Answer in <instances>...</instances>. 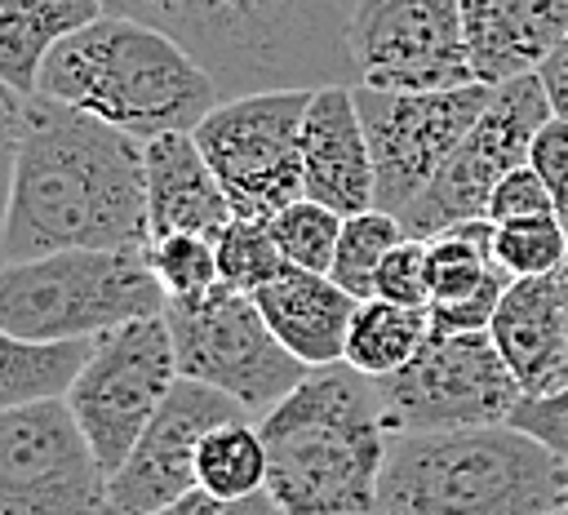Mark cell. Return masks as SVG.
Instances as JSON below:
<instances>
[{
  "label": "cell",
  "instance_id": "cell-1",
  "mask_svg": "<svg viewBox=\"0 0 568 515\" xmlns=\"http://www.w3.org/2000/svg\"><path fill=\"white\" fill-rule=\"evenodd\" d=\"M4 262L151 244L142 142L44 93L4 89Z\"/></svg>",
  "mask_w": 568,
  "mask_h": 515
},
{
  "label": "cell",
  "instance_id": "cell-2",
  "mask_svg": "<svg viewBox=\"0 0 568 515\" xmlns=\"http://www.w3.org/2000/svg\"><path fill=\"white\" fill-rule=\"evenodd\" d=\"M169 31L226 98L262 89L351 84V18L359 0H102Z\"/></svg>",
  "mask_w": 568,
  "mask_h": 515
},
{
  "label": "cell",
  "instance_id": "cell-3",
  "mask_svg": "<svg viewBox=\"0 0 568 515\" xmlns=\"http://www.w3.org/2000/svg\"><path fill=\"white\" fill-rule=\"evenodd\" d=\"M257 426L271 453L266 493L284 515H377L390 431L373 377L351 364L311 368Z\"/></svg>",
  "mask_w": 568,
  "mask_h": 515
},
{
  "label": "cell",
  "instance_id": "cell-4",
  "mask_svg": "<svg viewBox=\"0 0 568 515\" xmlns=\"http://www.w3.org/2000/svg\"><path fill=\"white\" fill-rule=\"evenodd\" d=\"M36 93L89 111L138 142L195 133L226 102L222 84L169 31L111 9L44 58Z\"/></svg>",
  "mask_w": 568,
  "mask_h": 515
},
{
  "label": "cell",
  "instance_id": "cell-5",
  "mask_svg": "<svg viewBox=\"0 0 568 515\" xmlns=\"http://www.w3.org/2000/svg\"><path fill=\"white\" fill-rule=\"evenodd\" d=\"M568 511V462L510 422L399 431L386 444L377 515Z\"/></svg>",
  "mask_w": 568,
  "mask_h": 515
},
{
  "label": "cell",
  "instance_id": "cell-6",
  "mask_svg": "<svg viewBox=\"0 0 568 515\" xmlns=\"http://www.w3.org/2000/svg\"><path fill=\"white\" fill-rule=\"evenodd\" d=\"M169 297L146 253L71 249L0 271V333L27 342L102 337L120 324L164 315Z\"/></svg>",
  "mask_w": 568,
  "mask_h": 515
},
{
  "label": "cell",
  "instance_id": "cell-7",
  "mask_svg": "<svg viewBox=\"0 0 568 515\" xmlns=\"http://www.w3.org/2000/svg\"><path fill=\"white\" fill-rule=\"evenodd\" d=\"M178 373L231 395L253 422H262L280 400L306 382V364L271 333L253 293L217 284L200 302L164 306Z\"/></svg>",
  "mask_w": 568,
  "mask_h": 515
},
{
  "label": "cell",
  "instance_id": "cell-8",
  "mask_svg": "<svg viewBox=\"0 0 568 515\" xmlns=\"http://www.w3.org/2000/svg\"><path fill=\"white\" fill-rule=\"evenodd\" d=\"M315 89H262L217 102L195 142L213 164L231 213L271 222L284 204L302 200V124Z\"/></svg>",
  "mask_w": 568,
  "mask_h": 515
},
{
  "label": "cell",
  "instance_id": "cell-9",
  "mask_svg": "<svg viewBox=\"0 0 568 515\" xmlns=\"http://www.w3.org/2000/svg\"><path fill=\"white\" fill-rule=\"evenodd\" d=\"M373 391L390 435L510 422L524 400L493 333H430L404 368L373 377Z\"/></svg>",
  "mask_w": 568,
  "mask_h": 515
},
{
  "label": "cell",
  "instance_id": "cell-10",
  "mask_svg": "<svg viewBox=\"0 0 568 515\" xmlns=\"http://www.w3.org/2000/svg\"><path fill=\"white\" fill-rule=\"evenodd\" d=\"M178 377L182 373L164 315H146L98 337L67 404L84 426L106 475L124 466V457L133 453V444L142 440V431L178 386Z\"/></svg>",
  "mask_w": 568,
  "mask_h": 515
},
{
  "label": "cell",
  "instance_id": "cell-11",
  "mask_svg": "<svg viewBox=\"0 0 568 515\" xmlns=\"http://www.w3.org/2000/svg\"><path fill=\"white\" fill-rule=\"evenodd\" d=\"M0 515H115L111 475L67 400L0 408Z\"/></svg>",
  "mask_w": 568,
  "mask_h": 515
},
{
  "label": "cell",
  "instance_id": "cell-12",
  "mask_svg": "<svg viewBox=\"0 0 568 515\" xmlns=\"http://www.w3.org/2000/svg\"><path fill=\"white\" fill-rule=\"evenodd\" d=\"M550 102L537 75L497 84L475 129L462 138V147L448 155V164L435 173V182L399 213L408 240H435L462 222L488 218V200L501 186L506 173L528 164L537 129L550 120Z\"/></svg>",
  "mask_w": 568,
  "mask_h": 515
},
{
  "label": "cell",
  "instance_id": "cell-13",
  "mask_svg": "<svg viewBox=\"0 0 568 515\" xmlns=\"http://www.w3.org/2000/svg\"><path fill=\"white\" fill-rule=\"evenodd\" d=\"M351 89L373 151L377 209L395 218L435 182V173L448 164L493 98V84H457L430 93H386L364 84Z\"/></svg>",
  "mask_w": 568,
  "mask_h": 515
},
{
  "label": "cell",
  "instance_id": "cell-14",
  "mask_svg": "<svg viewBox=\"0 0 568 515\" xmlns=\"http://www.w3.org/2000/svg\"><path fill=\"white\" fill-rule=\"evenodd\" d=\"M351 84L386 93L479 84L466 53L462 0H359L351 18Z\"/></svg>",
  "mask_w": 568,
  "mask_h": 515
},
{
  "label": "cell",
  "instance_id": "cell-15",
  "mask_svg": "<svg viewBox=\"0 0 568 515\" xmlns=\"http://www.w3.org/2000/svg\"><path fill=\"white\" fill-rule=\"evenodd\" d=\"M244 417L248 413L231 395H222L204 382L178 377V386L169 391V400L160 404V413L151 417L142 440L133 444L124 466L111 475L115 515H155V511L173 506L178 497H186L191 488H200L195 453H200L204 435L226 422H244Z\"/></svg>",
  "mask_w": 568,
  "mask_h": 515
},
{
  "label": "cell",
  "instance_id": "cell-16",
  "mask_svg": "<svg viewBox=\"0 0 568 515\" xmlns=\"http://www.w3.org/2000/svg\"><path fill=\"white\" fill-rule=\"evenodd\" d=\"M302 191L342 218L377 209L373 151L351 84H324L311 93L302 124Z\"/></svg>",
  "mask_w": 568,
  "mask_h": 515
},
{
  "label": "cell",
  "instance_id": "cell-17",
  "mask_svg": "<svg viewBox=\"0 0 568 515\" xmlns=\"http://www.w3.org/2000/svg\"><path fill=\"white\" fill-rule=\"evenodd\" d=\"M462 31L479 84L537 75L568 40V0H462Z\"/></svg>",
  "mask_w": 568,
  "mask_h": 515
},
{
  "label": "cell",
  "instance_id": "cell-18",
  "mask_svg": "<svg viewBox=\"0 0 568 515\" xmlns=\"http://www.w3.org/2000/svg\"><path fill=\"white\" fill-rule=\"evenodd\" d=\"M146 173V218L151 240L160 235H209L217 240L231 226V200L204 160L195 133H164L142 142Z\"/></svg>",
  "mask_w": 568,
  "mask_h": 515
},
{
  "label": "cell",
  "instance_id": "cell-19",
  "mask_svg": "<svg viewBox=\"0 0 568 515\" xmlns=\"http://www.w3.org/2000/svg\"><path fill=\"white\" fill-rule=\"evenodd\" d=\"M253 302H257L262 320L271 324V333L306 368L346 364V337H351L359 297H351L333 275L284 266V275L262 284L253 293Z\"/></svg>",
  "mask_w": 568,
  "mask_h": 515
},
{
  "label": "cell",
  "instance_id": "cell-20",
  "mask_svg": "<svg viewBox=\"0 0 568 515\" xmlns=\"http://www.w3.org/2000/svg\"><path fill=\"white\" fill-rule=\"evenodd\" d=\"M493 342L519 377L524 395H546L568 382V315L559 275L515 280L493 315Z\"/></svg>",
  "mask_w": 568,
  "mask_h": 515
},
{
  "label": "cell",
  "instance_id": "cell-21",
  "mask_svg": "<svg viewBox=\"0 0 568 515\" xmlns=\"http://www.w3.org/2000/svg\"><path fill=\"white\" fill-rule=\"evenodd\" d=\"M106 13L102 0H0V80L31 98L44 58Z\"/></svg>",
  "mask_w": 568,
  "mask_h": 515
},
{
  "label": "cell",
  "instance_id": "cell-22",
  "mask_svg": "<svg viewBox=\"0 0 568 515\" xmlns=\"http://www.w3.org/2000/svg\"><path fill=\"white\" fill-rule=\"evenodd\" d=\"M98 337H62V342H27L0 337V408H27L44 400H67L75 377L84 373Z\"/></svg>",
  "mask_w": 568,
  "mask_h": 515
},
{
  "label": "cell",
  "instance_id": "cell-23",
  "mask_svg": "<svg viewBox=\"0 0 568 515\" xmlns=\"http://www.w3.org/2000/svg\"><path fill=\"white\" fill-rule=\"evenodd\" d=\"M435 333L430 306H399L386 297H368L355 311L351 337H346V364L364 377H386L404 368Z\"/></svg>",
  "mask_w": 568,
  "mask_h": 515
},
{
  "label": "cell",
  "instance_id": "cell-24",
  "mask_svg": "<svg viewBox=\"0 0 568 515\" xmlns=\"http://www.w3.org/2000/svg\"><path fill=\"white\" fill-rule=\"evenodd\" d=\"M266 475H271V453H266L262 426L253 417L209 431L195 453L200 488L222 502H244V497L266 493Z\"/></svg>",
  "mask_w": 568,
  "mask_h": 515
},
{
  "label": "cell",
  "instance_id": "cell-25",
  "mask_svg": "<svg viewBox=\"0 0 568 515\" xmlns=\"http://www.w3.org/2000/svg\"><path fill=\"white\" fill-rule=\"evenodd\" d=\"M426 249H430V306L475 293L497 266V258H493V222L488 218L462 222V226L426 240Z\"/></svg>",
  "mask_w": 568,
  "mask_h": 515
},
{
  "label": "cell",
  "instance_id": "cell-26",
  "mask_svg": "<svg viewBox=\"0 0 568 515\" xmlns=\"http://www.w3.org/2000/svg\"><path fill=\"white\" fill-rule=\"evenodd\" d=\"M404 240V222L386 209H368V213H355L342 222V240H337V253H333V266L328 275L359 302L373 297V280H377V266L382 258Z\"/></svg>",
  "mask_w": 568,
  "mask_h": 515
},
{
  "label": "cell",
  "instance_id": "cell-27",
  "mask_svg": "<svg viewBox=\"0 0 568 515\" xmlns=\"http://www.w3.org/2000/svg\"><path fill=\"white\" fill-rule=\"evenodd\" d=\"M342 222H346L342 213H333L328 204L302 195V200L284 204L266 226H271V235H275V244H280V253H284L288 266L328 275L333 253H337V240H342Z\"/></svg>",
  "mask_w": 568,
  "mask_h": 515
},
{
  "label": "cell",
  "instance_id": "cell-28",
  "mask_svg": "<svg viewBox=\"0 0 568 515\" xmlns=\"http://www.w3.org/2000/svg\"><path fill=\"white\" fill-rule=\"evenodd\" d=\"M142 253L169 302H200L222 284L217 244L209 235H160Z\"/></svg>",
  "mask_w": 568,
  "mask_h": 515
},
{
  "label": "cell",
  "instance_id": "cell-29",
  "mask_svg": "<svg viewBox=\"0 0 568 515\" xmlns=\"http://www.w3.org/2000/svg\"><path fill=\"white\" fill-rule=\"evenodd\" d=\"M213 244H217V275L235 293H257L262 284H271L288 266L271 226L253 222V218H231V226Z\"/></svg>",
  "mask_w": 568,
  "mask_h": 515
},
{
  "label": "cell",
  "instance_id": "cell-30",
  "mask_svg": "<svg viewBox=\"0 0 568 515\" xmlns=\"http://www.w3.org/2000/svg\"><path fill=\"white\" fill-rule=\"evenodd\" d=\"M493 258H497L515 280L555 275V271L568 262V226H564L559 213L493 226Z\"/></svg>",
  "mask_w": 568,
  "mask_h": 515
},
{
  "label": "cell",
  "instance_id": "cell-31",
  "mask_svg": "<svg viewBox=\"0 0 568 515\" xmlns=\"http://www.w3.org/2000/svg\"><path fill=\"white\" fill-rule=\"evenodd\" d=\"M373 297L399 302V306H430V249L426 240H399L373 280Z\"/></svg>",
  "mask_w": 568,
  "mask_h": 515
},
{
  "label": "cell",
  "instance_id": "cell-32",
  "mask_svg": "<svg viewBox=\"0 0 568 515\" xmlns=\"http://www.w3.org/2000/svg\"><path fill=\"white\" fill-rule=\"evenodd\" d=\"M510 284H515V275L497 262L493 275H488L475 293L453 297V302H435V306H430L435 333H488V329H493V315H497V306H501V297H506Z\"/></svg>",
  "mask_w": 568,
  "mask_h": 515
},
{
  "label": "cell",
  "instance_id": "cell-33",
  "mask_svg": "<svg viewBox=\"0 0 568 515\" xmlns=\"http://www.w3.org/2000/svg\"><path fill=\"white\" fill-rule=\"evenodd\" d=\"M550 213H559V209H555V195H550V186L537 178L532 164H519L515 173H506L501 186H497L493 200H488V222H493V226L528 222V218H550Z\"/></svg>",
  "mask_w": 568,
  "mask_h": 515
},
{
  "label": "cell",
  "instance_id": "cell-34",
  "mask_svg": "<svg viewBox=\"0 0 568 515\" xmlns=\"http://www.w3.org/2000/svg\"><path fill=\"white\" fill-rule=\"evenodd\" d=\"M510 426L541 440L550 453H559L568 462V382L546 395H524L510 413Z\"/></svg>",
  "mask_w": 568,
  "mask_h": 515
},
{
  "label": "cell",
  "instance_id": "cell-35",
  "mask_svg": "<svg viewBox=\"0 0 568 515\" xmlns=\"http://www.w3.org/2000/svg\"><path fill=\"white\" fill-rule=\"evenodd\" d=\"M528 164H532L537 178L550 186L559 218H568V120L550 115V120L537 129L532 151H528Z\"/></svg>",
  "mask_w": 568,
  "mask_h": 515
},
{
  "label": "cell",
  "instance_id": "cell-36",
  "mask_svg": "<svg viewBox=\"0 0 568 515\" xmlns=\"http://www.w3.org/2000/svg\"><path fill=\"white\" fill-rule=\"evenodd\" d=\"M155 515H280V506H275L271 493H257V497H244V502H222L204 488H191L186 497H178L173 506H164Z\"/></svg>",
  "mask_w": 568,
  "mask_h": 515
},
{
  "label": "cell",
  "instance_id": "cell-37",
  "mask_svg": "<svg viewBox=\"0 0 568 515\" xmlns=\"http://www.w3.org/2000/svg\"><path fill=\"white\" fill-rule=\"evenodd\" d=\"M537 80H541V89H546L550 111H555L559 120H568V40H564L546 62H541Z\"/></svg>",
  "mask_w": 568,
  "mask_h": 515
},
{
  "label": "cell",
  "instance_id": "cell-38",
  "mask_svg": "<svg viewBox=\"0 0 568 515\" xmlns=\"http://www.w3.org/2000/svg\"><path fill=\"white\" fill-rule=\"evenodd\" d=\"M555 275H559V293H564V315H568V262H564V266H559Z\"/></svg>",
  "mask_w": 568,
  "mask_h": 515
},
{
  "label": "cell",
  "instance_id": "cell-39",
  "mask_svg": "<svg viewBox=\"0 0 568 515\" xmlns=\"http://www.w3.org/2000/svg\"><path fill=\"white\" fill-rule=\"evenodd\" d=\"M550 515H568V511H550Z\"/></svg>",
  "mask_w": 568,
  "mask_h": 515
},
{
  "label": "cell",
  "instance_id": "cell-40",
  "mask_svg": "<svg viewBox=\"0 0 568 515\" xmlns=\"http://www.w3.org/2000/svg\"><path fill=\"white\" fill-rule=\"evenodd\" d=\"M564 226H568V218H564Z\"/></svg>",
  "mask_w": 568,
  "mask_h": 515
},
{
  "label": "cell",
  "instance_id": "cell-41",
  "mask_svg": "<svg viewBox=\"0 0 568 515\" xmlns=\"http://www.w3.org/2000/svg\"><path fill=\"white\" fill-rule=\"evenodd\" d=\"M280 515H284V511H280Z\"/></svg>",
  "mask_w": 568,
  "mask_h": 515
}]
</instances>
